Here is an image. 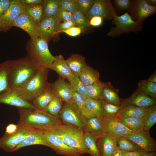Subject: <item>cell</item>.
I'll return each mask as SVG.
<instances>
[{
    "instance_id": "1",
    "label": "cell",
    "mask_w": 156,
    "mask_h": 156,
    "mask_svg": "<svg viewBox=\"0 0 156 156\" xmlns=\"http://www.w3.org/2000/svg\"><path fill=\"white\" fill-rule=\"evenodd\" d=\"M19 114L18 124L39 130H48L63 124L59 118L43 110L17 108Z\"/></svg>"
},
{
    "instance_id": "2",
    "label": "cell",
    "mask_w": 156,
    "mask_h": 156,
    "mask_svg": "<svg viewBox=\"0 0 156 156\" xmlns=\"http://www.w3.org/2000/svg\"><path fill=\"white\" fill-rule=\"evenodd\" d=\"M11 88H19L29 81L39 68L27 55L15 60H9Z\"/></svg>"
},
{
    "instance_id": "3",
    "label": "cell",
    "mask_w": 156,
    "mask_h": 156,
    "mask_svg": "<svg viewBox=\"0 0 156 156\" xmlns=\"http://www.w3.org/2000/svg\"><path fill=\"white\" fill-rule=\"evenodd\" d=\"M48 43L39 37L31 38L27 43V56L39 68L51 69L55 59L50 51Z\"/></svg>"
},
{
    "instance_id": "4",
    "label": "cell",
    "mask_w": 156,
    "mask_h": 156,
    "mask_svg": "<svg viewBox=\"0 0 156 156\" xmlns=\"http://www.w3.org/2000/svg\"><path fill=\"white\" fill-rule=\"evenodd\" d=\"M49 130L59 136L68 146L79 150L83 154H90L84 144L83 129L76 126L62 124Z\"/></svg>"
},
{
    "instance_id": "5",
    "label": "cell",
    "mask_w": 156,
    "mask_h": 156,
    "mask_svg": "<svg viewBox=\"0 0 156 156\" xmlns=\"http://www.w3.org/2000/svg\"><path fill=\"white\" fill-rule=\"evenodd\" d=\"M49 69L40 68L36 74L22 86L15 89L26 100L30 101L48 88L47 81Z\"/></svg>"
},
{
    "instance_id": "6",
    "label": "cell",
    "mask_w": 156,
    "mask_h": 156,
    "mask_svg": "<svg viewBox=\"0 0 156 156\" xmlns=\"http://www.w3.org/2000/svg\"><path fill=\"white\" fill-rule=\"evenodd\" d=\"M112 20V22L115 26L111 27L107 34L109 36L118 37L124 33L141 31L142 29L143 23L138 22L133 20L127 12L120 16L115 15Z\"/></svg>"
},
{
    "instance_id": "7",
    "label": "cell",
    "mask_w": 156,
    "mask_h": 156,
    "mask_svg": "<svg viewBox=\"0 0 156 156\" xmlns=\"http://www.w3.org/2000/svg\"><path fill=\"white\" fill-rule=\"evenodd\" d=\"M17 125L18 128L15 132L10 134L5 133L0 138V148L7 152H13L18 145L36 129Z\"/></svg>"
},
{
    "instance_id": "8",
    "label": "cell",
    "mask_w": 156,
    "mask_h": 156,
    "mask_svg": "<svg viewBox=\"0 0 156 156\" xmlns=\"http://www.w3.org/2000/svg\"><path fill=\"white\" fill-rule=\"evenodd\" d=\"M53 94L72 108L79 112L76 104L72 99V90L70 84L66 79L60 76L54 82L49 84Z\"/></svg>"
},
{
    "instance_id": "9",
    "label": "cell",
    "mask_w": 156,
    "mask_h": 156,
    "mask_svg": "<svg viewBox=\"0 0 156 156\" xmlns=\"http://www.w3.org/2000/svg\"><path fill=\"white\" fill-rule=\"evenodd\" d=\"M43 135L57 154L66 156H80L83 154L67 145L59 136L49 129L43 130Z\"/></svg>"
},
{
    "instance_id": "10",
    "label": "cell",
    "mask_w": 156,
    "mask_h": 156,
    "mask_svg": "<svg viewBox=\"0 0 156 156\" xmlns=\"http://www.w3.org/2000/svg\"><path fill=\"white\" fill-rule=\"evenodd\" d=\"M131 5L129 11L133 20L139 23H143L147 18L154 14L156 11V6L149 5L146 0L131 1Z\"/></svg>"
},
{
    "instance_id": "11",
    "label": "cell",
    "mask_w": 156,
    "mask_h": 156,
    "mask_svg": "<svg viewBox=\"0 0 156 156\" xmlns=\"http://www.w3.org/2000/svg\"><path fill=\"white\" fill-rule=\"evenodd\" d=\"M116 14L115 10L109 0H95L94 2L86 16L88 21L92 17L99 16L107 20L112 19Z\"/></svg>"
},
{
    "instance_id": "12",
    "label": "cell",
    "mask_w": 156,
    "mask_h": 156,
    "mask_svg": "<svg viewBox=\"0 0 156 156\" xmlns=\"http://www.w3.org/2000/svg\"><path fill=\"white\" fill-rule=\"evenodd\" d=\"M59 117L63 124L72 125L84 129L85 118L80 112L74 109L66 103L60 111Z\"/></svg>"
},
{
    "instance_id": "13",
    "label": "cell",
    "mask_w": 156,
    "mask_h": 156,
    "mask_svg": "<svg viewBox=\"0 0 156 156\" xmlns=\"http://www.w3.org/2000/svg\"><path fill=\"white\" fill-rule=\"evenodd\" d=\"M23 12V6L19 0H12L9 8L0 18V31L6 32L10 30L15 21Z\"/></svg>"
},
{
    "instance_id": "14",
    "label": "cell",
    "mask_w": 156,
    "mask_h": 156,
    "mask_svg": "<svg viewBox=\"0 0 156 156\" xmlns=\"http://www.w3.org/2000/svg\"><path fill=\"white\" fill-rule=\"evenodd\" d=\"M126 138L135 143L145 152H153L156 151L155 140L151 137L149 130L142 129L132 133Z\"/></svg>"
},
{
    "instance_id": "15",
    "label": "cell",
    "mask_w": 156,
    "mask_h": 156,
    "mask_svg": "<svg viewBox=\"0 0 156 156\" xmlns=\"http://www.w3.org/2000/svg\"><path fill=\"white\" fill-rule=\"evenodd\" d=\"M61 22L57 17L41 20L38 24V37L48 43L57 34L58 26Z\"/></svg>"
},
{
    "instance_id": "16",
    "label": "cell",
    "mask_w": 156,
    "mask_h": 156,
    "mask_svg": "<svg viewBox=\"0 0 156 156\" xmlns=\"http://www.w3.org/2000/svg\"><path fill=\"white\" fill-rule=\"evenodd\" d=\"M0 103L15 106L17 108L37 109L32 103L24 98L13 88L0 95Z\"/></svg>"
},
{
    "instance_id": "17",
    "label": "cell",
    "mask_w": 156,
    "mask_h": 156,
    "mask_svg": "<svg viewBox=\"0 0 156 156\" xmlns=\"http://www.w3.org/2000/svg\"><path fill=\"white\" fill-rule=\"evenodd\" d=\"M121 106H134L147 107L156 104V100L146 95L138 88L129 97L120 99Z\"/></svg>"
},
{
    "instance_id": "18",
    "label": "cell",
    "mask_w": 156,
    "mask_h": 156,
    "mask_svg": "<svg viewBox=\"0 0 156 156\" xmlns=\"http://www.w3.org/2000/svg\"><path fill=\"white\" fill-rule=\"evenodd\" d=\"M104 132L116 139L127 137L132 131L116 118L109 120H103Z\"/></svg>"
},
{
    "instance_id": "19",
    "label": "cell",
    "mask_w": 156,
    "mask_h": 156,
    "mask_svg": "<svg viewBox=\"0 0 156 156\" xmlns=\"http://www.w3.org/2000/svg\"><path fill=\"white\" fill-rule=\"evenodd\" d=\"M13 27H19L26 31L31 38L38 37V24L30 16L23 12L14 21Z\"/></svg>"
},
{
    "instance_id": "20",
    "label": "cell",
    "mask_w": 156,
    "mask_h": 156,
    "mask_svg": "<svg viewBox=\"0 0 156 156\" xmlns=\"http://www.w3.org/2000/svg\"><path fill=\"white\" fill-rule=\"evenodd\" d=\"M97 144L101 156H111L118 149L116 139L104 132L96 138Z\"/></svg>"
},
{
    "instance_id": "21",
    "label": "cell",
    "mask_w": 156,
    "mask_h": 156,
    "mask_svg": "<svg viewBox=\"0 0 156 156\" xmlns=\"http://www.w3.org/2000/svg\"><path fill=\"white\" fill-rule=\"evenodd\" d=\"M43 131L42 130L36 129L18 145L15 148L14 152L24 147L34 145H44L52 149L51 146L44 138L43 135Z\"/></svg>"
},
{
    "instance_id": "22",
    "label": "cell",
    "mask_w": 156,
    "mask_h": 156,
    "mask_svg": "<svg viewBox=\"0 0 156 156\" xmlns=\"http://www.w3.org/2000/svg\"><path fill=\"white\" fill-rule=\"evenodd\" d=\"M55 57V59L52 64L51 69L55 71L60 76L67 79L75 76L62 55L60 54Z\"/></svg>"
},
{
    "instance_id": "23",
    "label": "cell",
    "mask_w": 156,
    "mask_h": 156,
    "mask_svg": "<svg viewBox=\"0 0 156 156\" xmlns=\"http://www.w3.org/2000/svg\"><path fill=\"white\" fill-rule=\"evenodd\" d=\"M83 130L96 138L99 137L105 132L103 120L96 116L85 118V125Z\"/></svg>"
},
{
    "instance_id": "24",
    "label": "cell",
    "mask_w": 156,
    "mask_h": 156,
    "mask_svg": "<svg viewBox=\"0 0 156 156\" xmlns=\"http://www.w3.org/2000/svg\"><path fill=\"white\" fill-rule=\"evenodd\" d=\"M119 90L115 88L110 82L105 83L100 100L117 106L121 105L118 95Z\"/></svg>"
},
{
    "instance_id": "25",
    "label": "cell",
    "mask_w": 156,
    "mask_h": 156,
    "mask_svg": "<svg viewBox=\"0 0 156 156\" xmlns=\"http://www.w3.org/2000/svg\"><path fill=\"white\" fill-rule=\"evenodd\" d=\"M66 60L74 74L79 76L88 65L85 58L78 54H73Z\"/></svg>"
},
{
    "instance_id": "26",
    "label": "cell",
    "mask_w": 156,
    "mask_h": 156,
    "mask_svg": "<svg viewBox=\"0 0 156 156\" xmlns=\"http://www.w3.org/2000/svg\"><path fill=\"white\" fill-rule=\"evenodd\" d=\"M10 71L9 60L0 63V95L11 89Z\"/></svg>"
},
{
    "instance_id": "27",
    "label": "cell",
    "mask_w": 156,
    "mask_h": 156,
    "mask_svg": "<svg viewBox=\"0 0 156 156\" xmlns=\"http://www.w3.org/2000/svg\"><path fill=\"white\" fill-rule=\"evenodd\" d=\"M60 0H43L42 14L41 20L57 17L60 8Z\"/></svg>"
},
{
    "instance_id": "28",
    "label": "cell",
    "mask_w": 156,
    "mask_h": 156,
    "mask_svg": "<svg viewBox=\"0 0 156 156\" xmlns=\"http://www.w3.org/2000/svg\"><path fill=\"white\" fill-rule=\"evenodd\" d=\"M147 108L131 105L123 107L118 112L117 117L143 118L146 113Z\"/></svg>"
},
{
    "instance_id": "29",
    "label": "cell",
    "mask_w": 156,
    "mask_h": 156,
    "mask_svg": "<svg viewBox=\"0 0 156 156\" xmlns=\"http://www.w3.org/2000/svg\"><path fill=\"white\" fill-rule=\"evenodd\" d=\"M54 96L51 90L49 84V86L46 90L33 99L32 103L37 108L44 110Z\"/></svg>"
},
{
    "instance_id": "30",
    "label": "cell",
    "mask_w": 156,
    "mask_h": 156,
    "mask_svg": "<svg viewBox=\"0 0 156 156\" xmlns=\"http://www.w3.org/2000/svg\"><path fill=\"white\" fill-rule=\"evenodd\" d=\"M82 82L86 86L90 85L99 79L100 73L98 70L88 65L79 76Z\"/></svg>"
},
{
    "instance_id": "31",
    "label": "cell",
    "mask_w": 156,
    "mask_h": 156,
    "mask_svg": "<svg viewBox=\"0 0 156 156\" xmlns=\"http://www.w3.org/2000/svg\"><path fill=\"white\" fill-rule=\"evenodd\" d=\"M101 101L103 120H109L117 118V114L122 106L112 104L104 101Z\"/></svg>"
},
{
    "instance_id": "32",
    "label": "cell",
    "mask_w": 156,
    "mask_h": 156,
    "mask_svg": "<svg viewBox=\"0 0 156 156\" xmlns=\"http://www.w3.org/2000/svg\"><path fill=\"white\" fill-rule=\"evenodd\" d=\"M105 83L99 79L92 84L86 86V92L88 98L95 100H100Z\"/></svg>"
},
{
    "instance_id": "33",
    "label": "cell",
    "mask_w": 156,
    "mask_h": 156,
    "mask_svg": "<svg viewBox=\"0 0 156 156\" xmlns=\"http://www.w3.org/2000/svg\"><path fill=\"white\" fill-rule=\"evenodd\" d=\"M83 141L85 145L89 150L91 156H101L98 148L96 137L84 131Z\"/></svg>"
},
{
    "instance_id": "34",
    "label": "cell",
    "mask_w": 156,
    "mask_h": 156,
    "mask_svg": "<svg viewBox=\"0 0 156 156\" xmlns=\"http://www.w3.org/2000/svg\"><path fill=\"white\" fill-rule=\"evenodd\" d=\"M118 118L124 125L132 131V133L136 132L143 129V118L128 117Z\"/></svg>"
},
{
    "instance_id": "35",
    "label": "cell",
    "mask_w": 156,
    "mask_h": 156,
    "mask_svg": "<svg viewBox=\"0 0 156 156\" xmlns=\"http://www.w3.org/2000/svg\"><path fill=\"white\" fill-rule=\"evenodd\" d=\"M143 129L149 131L156 122V105H154L146 109V113L143 118Z\"/></svg>"
},
{
    "instance_id": "36",
    "label": "cell",
    "mask_w": 156,
    "mask_h": 156,
    "mask_svg": "<svg viewBox=\"0 0 156 156\" xmlns=\"http://www.w3.org/2000/svg\"><path fill=\"white\" fill-rule=\"evenodd\" d=\"M85 105L86 109L89 112L94 116L103 119L102 101L101 100L87 98L86 100Z\"/></svg>"
},
{
    "instance_id": "37",
    "label": "cell",
    "mask_w": 156,
    "mask_h": 156,
    "mask_svg": "<svg viewBox=\"0 0 156 156\" xmlns=\"http://www.w3.org/2000/svg\"><path fill=\"white\" fill-rule=\"evenodd\" d=\"M72 98L81 113L85 118H88L95 116L89 112L86 107L85 102L86 98L75 92H73Z\"/></svg>"
},
{
    "instance_id": "38",
    "label": "cell",
    "mask_w": 156,
    "mask_h": 156,
    "mask_svg": "<svg viewBox=\"0 0 156 156\" xmlns=\"http://www.w3.org/2000/svg\"><path fill=\"white\" fill-rule=\"evenodd\" d=\"M118 148L121 151H132L142 150L137 144L125 137L116 139Z\"/></svg>"
},
{
    "instance_id": "39",
    "label": "cell",
    "mask_w": 156,
    "mask_h": 156,
    "mask_svg": "<svg viewBox=\"0 0 156 156\" xmlns=\"http://www.w3.org/2000/svg\"><path fill=\"white\" fill-rule=\"evenodd\" d=\"M138 88L145 94L156 100V83L148 80H142L138 83Z\"/></svg>"
},
{
    "instance_id": "40",
    "label": "cell",
    "mask_w": 156,
    "mask_h": 156,
    "mask_svg": "<svg viewBox=\"0 0 156 156\" xmlns=\"http://www.w3.org/2000/svg\"><path fill=\"white\" fill-rule=\"evenodd\" d=\"M42 10V3L30 7L23 6V12L26 13L30 16L37 22L38 24L41 19Z\"/></svg>"
},
{
    "instance_id": "41",
    "label": "cell",
    "mask_w": 156,
    "mask_h": 156,
    "mask_svg": "<svg viewBox=\"0 0 156 156\" xmlns=\"http://www.w3.org/2000/svg\"><path fill=\"white\" fill-rule=\"evenodd\" d=\"M67 80L73 92L88 98L86 92V86L81 81L79 76L75 75L74 77Z\"/></svg>"
},
{
    "instance_id": "42",
    "label": "cell",
    "mask_w": 156,
    "mask_h": 156,
    "mask_svg": "<svg viewBox=\"0 0 156 156\" xmlns=\"http://www.w3.org/2000/svg\"><path fill=\"white\" fill-rule=\"evenodd\" d=\"M63 101L54 96L47 107L43 110L49 114L59 117V113L62 107Z\"/></svg>"
},
{
    "instance_id": "43",
    "label": "cell",
    "mask_w": 156,
    "mask_h": 156,
    "mask_svg": "<svg viewBox=\"0 0 156 156\" xmlns=\"http://www.w3.org/2000/svg\"><path fill=\"white\" fill-rule=\"evenodd\" d=\"M72 20L74 22L75 27L83 28L89 25L86 15L78 10L72 14Z\"/></svg>"
},
{
    "instance_id": "44",
    "label": "cell",
    "mask_w": 156,
    "mask_h": 156,
    "mask_svg": "<svg viewBox=\"0 0 156 156\" xmlns=\"http://www.w3.org/2000/svg\"><path fill=\"white\" fill-rule=\"evenodd\" d=\"M78 10L85 15L94 4L95 0H73Z\"/></svg>"
},
{
    "instance_id": "45",
    "label": "cell",
    "mask_w": 156,
    "mask_h": 156,
    "mask_svg": "<svg viewBox=\"0 0 156 156\" xmlns=\"http://www.w3.org/2000/svg\"><path fill=\"white\" fill-rule=\"evenodd\" d=\"M114 3L119 9L129 11L131 5L132 1L130 0H115Z\"/></svg>"
},
{
    "instance_id": "46",
    "label": "cell",
    "mask_w": 156,
    "mask_h": 156,
    "mask_svg": "<svg viewBox=\"0 0 156 156\" xmlns=\"http://www.w3.org/2000/svg\"><path fill=\"white\" fill-rule=\"evenodd\" d=\"M72 15L71 13L60 8L57 17L61 21H69L72 20Z\"/></svg>"
},
{
    "instance_id": "47",
    "label": "cell",
    "mask_w": 156,
    "mask_h": 156,
    "mask_svg": "<svg viewBox=\"0 0 156 156\" xmlns=\"http://www.w3.org/2000/svg\"><path fill=\"white\" fill-rule=\"evenodd\" d=\"M82 29L81 27H74L62 31L60 32H63L70 36L75 37L78 36L81 34Z\"/></svg>"
},
{
    "instance_id": "48",
    "label": "cell",
    "mask_w": 156,
    "mask_h": 156,
    "mask_svg": "<svg viewBox=\"0 0 156 156\" xmlns=\"http://www.w3.org/2000/svg\"><path fill=\"white\" fill-rule=\"evenodd\" d=\"M11 1L12 0H0V18L9 8Z\"/></svg>"
},
{
    "instance_id": "49",
    "label": "cell",
    "mask_w": 156,
    "mask_h": 156,
    "mask_svg": "<svg viewBox=\"0 0 156 156\" xmlns=\"http://www.w3.org/2000/svg\"><path fill=\"white\" fill-rule=\"evenodd\" d=\"M75 27L74 22L72 20L64 21L60 23L58 27L57 34L61 31L67 30L73 27Z\"/></svg>"
},
{
    "instance_id": "50",
    "label": "cell",
    "mask_w": 156,
    "mask_h": 156,
    "mask_svg": "<svg viewBox=\"0 0 156 156\" xmlns=\"http://www.w3.org/2000/svg\"><path fill=\"white\" fill-rule=\"evenodd\" d=\"M103 18L99 16H94L91 18L89 21V24L94 27L101 26L103 22Z\"/></svg>"
},
{
    "instance_id": "51",
    "label": "cell",
    "mask_w": 156,
    "mask_h": 156,
    "mask_svg": "<svg viewBox=\"0 0 156 156\" xmlns=\"http://www.w3.org/2000/svg\"><path fill=\"white\" fill-rule=\"evenodd\" d=\"M22 5L24 7H30L42 3V0H19Z\"/></svg>"
},
{
    "instance_id": "52",
    "label": "cell",
    "mask_w": 156,
    "mask_h": 156,
    "mask_svg": "<svg viewBox=\"0 0 156 156\" xmlns=\"http://www.w3.org/2000/svg\"><path fill=\"white\" fill-rule=\"evenodd\" d=\"M18 127L17 124H10L6 127L5 133L8 134H12L17 131Z\"/></svg>"
},
{
    "instance_id": "53",
    "label": "cell",
    "mask_w": 156,
    "mask_h": 156,
    "mask_svg": "<svg viewBox=\"0 0 156 156\" xmlns=\"http://www.w3.org/2000/svg\"><path fill=\"white\" fill-rule=\"evenodd\" d=\"M121 151L123 156H140L145 152L143 150L132 151Z\"/></svg>"
},
{
    "instance_id": "54",
    "label": "cell",
    "mask_w": 156,
    "mask_h": 156,
    "mask_svg": "<svg viewBox=\"0 0 156 156\" xmlns=\"http://www.w3.org/2000/svg\"><path fill=\"white\" fill-rule=\"evenodd\" d=\"M60 8L70 12L72 14H73L78 10L77 8L75 3L71 5L61 7Z\"/></svg>"
},
{
    "instance_id": "55",
    "label": "cell",
    "mask_w": 156,
    "mask_h": 156,
    "mask_svg": "<svg viewBox=\"0 0 156 156\" xmlns=\"http://www.w3.org/2000/svg\"><path fill=\"white\" fill-rule=\"evenodd\" d=\"M73 0H60V8L74 4Z\"/></svg>"
},
{
    "instance_id": "56",
    "label": "cell",
    "mask_w": 156,
    "mask_h": 156,
    "mask_svg": "<svg viewBox=\"0 0 156 156\" xmlns=\"http://www.w3.org/2000/svg\"><path fill=\"white\" fill-rule=\"evenodd\" d=\"M148 81L156 83V71L155 70L152 75L147 79Z\"/></svg>"
},
{
    "instance_id": "57",
    "label": "cell",
    "mask_w": 156,
    "mask_h": 156,
    "mask_svg": "<svg viewBox=\"0 0 156 156\" xmlns=\"http://www.w3.org/2000/svg\"><path fill=\"white\" fill-rule=\"evenodd\" d=\"M140 156H156L155 152H144Z\"/></svg>"
},
{
    "instance_id": "58",
    "label": "cell",
    "mask_w": 156,
    "mask_h": 156,
    "mask_svg": "<svg viewBox=\"0 0 156 156\" xmlns=\"http://www.w3.org/2000/svg\"><path fill=\"white\" fill-rule=\"evenodd\" d=\"M146 1L149 5L152 6H156V0H146Z\"/></svg>"
},
{
    "instance_id": "59",
    "label": "cell",
    "mask_w": 156,
    "mask_h": 156,
    "mask_svg": "<svg viewBox=\"0 0 156 156\" xmlns=\"http://www.w3.org/2000/svg\"><path fill=\"white\" fill-rule=\"evenodd\" d=\"M111 156H123L121 151L118 149L114 152Z\"/></svg>"
}]
</instances>
